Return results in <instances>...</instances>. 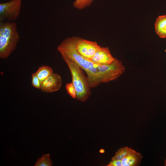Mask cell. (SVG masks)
I'll list each match as a JSON object with an SVG mask.
<instances>
[{
	"mask_svg": "<svg viewBox=\"0 0 166 166\" xmlns=\"http://www.w3.org/2000/svg\"><path fill=\"white\" fill-rule=\"evenodd\" d=\"M76 37L65 39L57 46V50L62 57H66L78 65L87 75L91 88H94L101 84L98 75L97 65L82 57L76 47Z\"/></svg>",
	"mask_w": 166,
	"mask_h": 166,
	"instance_id": "obj_1",
	"label": "cell"
},
{
	"mask_svg": "<svg viewBox=\"0 0 166 166\" xmlns=\"http://www.w3.org/2000/svg\"><path fill=\"white\" fill-rule=\"evenodd\" d=\"M19 36L16 24L13 22H0V58H8L16 48Z\"/></svg>",
	"mask_w": 166,
	"mask_h": 166,
	"instance_id": "obj_2",
	"label": "cell"
},
{
	"mask_svg": "<svg viewBox=\"0 0 166 166\" xmlns=\"http://www.w3.org/2000/svg\"><path fill=\"white\" fill-rule=\"evenodd\" d=\"M62 57L68 67L72 76V82L76 92L77 100L81 102L86 101L91 95V88L82 69L77 63L68 58Z\"/></svg>",
	"mask_w": 166,
	"mask_h": 166,
	"instance_id": "obj_3",
	"label": "cell"
},
{
	"mask_svg": "<svg viewBox=\"0 0 166 166\" xmlns=\"http://www.w3.org/2000/svg\"><path fill=\"white\" fill-rule=\"evenodd\" d=\"M97 68L101 84L116 80L125 71L122 62L115 58L110 64L97 65Z\"/></svg>",
	"mask_w": 166,
	"mask_h": 166,
	"instance_id": "obj_4",
	"label": "cell"
},
{
	"mask_svg": "<svg viewBox=\"0 0 166 166\" xmlns=\"http://www.w3.org/2000/svg\"><path fill=\"white\" fill-rule=\"evenodd\" d=\"M21 0H11L0 3V22H13L20 14Z\"/></svg>",
	"mask_w": 166,
	"mask_h": 166,
	"instance_id": "obj_5",
	"label": "cell"
},
{
	"mask_svg": "<svg viewBox=\"0 0 166 166\" xmlns=\"http://www.w3.org/2000/svg\"><path fill=\"white\" fill-rule=\"evenodd\" d=\"M76 45L78 53L84 58L90 61L96 51L101 47L96 42L77 37H76Z\"/></svg>",
	"mask_w": 166,
	"mask_h": 166,
	"instance_id": "obj_6",
	"label": "cell"
},
{
	"mask_svg": "<svg viewBox=\"0 0 166 166\" xmlns=\"http://www.w3.org/2000/svg\"><path fill=\"white\" fill-rule=\"evenodd\" d=\"M62 85L61 76L53 73L42 83L40 89L44 93H53L60 90Z\"/></svg>",
	"mask_w": 166,
	"mask_h": 166,
	"instance_id": "obj_7",
	"label": "cell"
},
{
	"mask_svg": "<svg viewBox=\"0 0 166 166\" xmlns=\"http://www.w3.org/2000/svg\"><path fill=\"white\" fill-rule=\"evenodd\" d=\"M114 59L108 47H101L94 54L90 61L97 65H103L110 64Z\"/></svg>",
	"mask_w": 166,
	"mask_h": 166,
	"instance_id": "obj_8",
	"label": "cell"
},
{
	"mask_svg": "<svg viewBox=\"0 0 166 166\" xmlns=\"http://www.w3.org/2000/svg\"><path fill=\"white\" fill-rule=\"evenodd\" d=\"M142 158L139 153L131 148L127 155L121 160L122 166L139 165Z\"/></svg>",
	"mask_w": 166,
	"mask_h": 166,
	"instance_id": "obj_9",
	"label": "cell"
},
{
	"mask_svg": "<svg viewBox=\"0 0 166 166\" xmlns=\"http://www.w3.org/2000/svg\"><path fill=\"white\" fill-rule=\"evenodd\" d=\"M155 29L156 34L160 38H166V15L159 16L156 19Z\"/></svg>",
	"mask_w": 166,
	"mask_h": 166,
	"instance_id": "obj_10",
	"label": "cell"
},
{
	"mask_svg": "<svg viewBox=\"0 0 166 166\" xmlns=\"http://www.w3.org/2000/svg\"><path fill=\"white\" fill-rule=\"evenodd\" d=\"M42 83L53 73V70L50 67L43 65L40 67L35 73Z\"/></svg>",
	"mask_w": 166,
	"mask_h": 166,
	"instance_id": "obj_11",
	"label": "cell"
},
{
	"mask_svg": "<svg viewBox=\"0 0 166 166\" xmlns=\"http://www.w3.org/2000/svg\"><path fill=\"white\" fill-rule=\"evenodd\" d=\"M52 165L50 154H45L39 158L34 165V166H51Z\"/></svg>",
	"mask_w": 166,
	"mask_h": 166,
	"instance_id": "obj_12",
	"label": "cell"
},
{
	"mask_svg": "<svg viewBox=\"0 0 166 166\" xmlns=\"http://www.w3.org/2000/svg\"><path fill=\"white\" fill-rule=\"evenodd\" d=\"M131 148L124 147L119 148L117 152L111 160H121L128 154Z\"/></svg>",
	"mask_w": 166,
	"mask_h": 166,
	"instance_id": "obj_13",
	"label": "cell"
},
{
	"mask_svg": "<svg viewBox=\"0 0 166 166\" xmlns=\"http://www.w3.org/2000/svg\"><path fill=\"white\" fill-rule=\"evenodd\" d=\"M94 0H75L73 6L78 10H82L90 6Z\"/></svg>",
	"mask_w": 166,
	"mask_h": 166,
	"instance_id": "obj_14",
	"label": "cell"
},
{
	"mask_svg": "<svg viewBox=\"0 0 166 166\" xmlns=\"http://www.w3.org/2000/svg\"><path fill=\"white\" fill-rule=\"evenodd\" d=\"M67 93L73 98H76V92L75 88L72 82L67 83L65 86Z\"/></svg>",
	"mask_w": 166,
	"mask_h": 166,
	"instance_id": "obj_15",
	"label": "cell"
},
{
	"mask_svg": "<svg viewBox=\"0 0 166 166\" xmlns=\"http://www.w3.org/2000/svg\"><path fill=\"white\" fill-rule=\"evenodd\" d=\"M31 84L33 87L36 88L38 89L40 88L41 83L35 73H33L32 74Z\"/></svg>",
	"mask_w": 166,
	"mask_h": 166,
	"instance_id": "obj_16",
	"label": "cell"
},
{
	"mask_svg": "<svg viewBox=\"0 0 166 166\" xmlns=\"http://www.w3.org/2000/svg\"><path fill=\"white\" fill-rule=\"evenodd\" d=\"M108 166H122L121 160H111L107 165Z\"/></svg>",
	"mask_w": 166,
	"mask_h": 166,
	"instance_id": "obj_17",
	"label": "cell"
},
{
	"mask_svg": "<svg viewBox=\"0 0 166 166\" xmlns=\"http://www.w3.org/2000/svg\"><path fill=\"white\" fill-rule=\"evenodd\" d=\"M99 152L101 153H103L105 152V151L104 149H101L99 150Z\"/></svg>",
	"mask_w": 166,
	"mask_h": 166,
	"instance_id": "obj_18",
	"label": "cell"
},
{
	"mask_svg": "<svg viewBox=\"0 0 166 166\" xmlns=\"http://www.w3.org/2000/svg\"><path fill=\"white\" fill-rule=\"evenodd\" d=\"M164 165H165V166H166V160H165V162H164Z\"/></svg>",
	"mask_w": 166,
	"mask_h": 166,
	"instance_id": "obj_19",
	"label": "cell"
},
{
	"mask_svg": "<svg viewBox=\"0 0 166 166\" xmlns=\"http://www.w3.org/2000/svg\"><path fill=\"white\" fill-rule=\"evenodd\" d=\"M165 52L166 53V49L165 50Z\"/></svg>",
	"mask_w": 166,
	"mask_h": 166,
	"instance_id": "obj_20",
	"label": "cell"
}]
</instances>
